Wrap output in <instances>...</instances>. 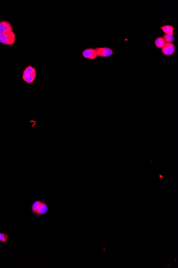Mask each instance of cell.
<instances>
[{
  "mask_svg": "<svg viewBox=\"0 0 178 268\" xmlns=\"http://www.w3.org/2000/svg\"><path fill=\"white\" fill-rule=\"evenodd\" d=\"M15 42V34L13 32L0 34V43L8 46H12Z\"/></svg>",
  "mask_w": 178,
  "mask_h": 268,
  "instance_id": "6da1fadb",
  "label": "cell"
},
{
  "mask_svg": "<svg viewBox=\"0 0 178 268\" xmlns=\"http://www.w3.org/2000/svg\"><path fill=\"white\" fill-rule=\"evenodd\" d=\"M95 49L98 57L107 58L112 56L114 54V51L110 48L107 47H96Z\"/></svg>",
  "mask_w": 178,
  "mask_h": 268,
  "instance_id": "7a4b0ae2",
  "label": "cell"
},
{
  "mask_svg": "<svg viewBox=\"0 0 178 268\" xmlns=\"http://www.w3.org/2000/svg\"><path fill=\"white\" fill-rule=\"evenodd\" d=\"M176 45L173 43H166L161 49V51L165 56H171L176 53Z\"/></svg>",
  "mask_w": 178,
  "mask_h": 268,
  "instance_id": "3957f363",
  "label": "cell"
},
{
  "mask_svg": "<svg viewBox=\"0 0 178 268\" xmlns=\"http://www.w3.org/2000/svg\"><path fill=\"white\" fill-rule=\"evenodd\" d=\"M82 55L84 58L90 60H94L98 57L96 49L93 48H88L84 49L82 51Z\"/></svg>",
  "mask_w": 178,
  "mask_h": 268,
  "instance_id": "277c9868",
  "label": "cell"
},
{
  "mask_svg": "<svg viewBox=\"0 0 178 268\" xmlns=\"http://www.w3.org/2000/svg\"><path fill=\"white\" fill-rule=\"evenodd\" d=\"M11 32H13V27L10 23L6 20L0 22V34Z\"/></svg>",
  "mask_w": 178,
  "mask_h": 268,
  "instance_id": "5b68a950",
  "label": "cell"
},
{
  "mask_svg": "<svg viewBox=\"0 0 178 268\" xmlns=\"http://www.w3.org/2000/svg\"><path fill=\"white\" fill-rule=\"evenodd\" d=\"M48 206L47 205L45 202L42 201V203H41V204L40 205L39 209L38 210V213H37L36 216L40 217V216H41L44 215L48 213Z\"/></svg>",
  "mask_w": 178,
  "mask_h": 268,
  "instance_id": "8992f818",
  "label": "cell"
},
{
  "mask_svg": "<svg viewBox=\"0 0 178 268\" xmlns=\"http://www.w3.org/2000/svg\"><path fill=\"white\" fill-rule=\"evenodd\" d=\"M159 29L162 30L164 34L167 35H174V27L170 25H165L160 27Z\"/></svg>",
  "mask_w": 178,
  "mask_h": 268,
  "instance_id": "52a82bcc",
  "label": "cell"
},
{
  "mask_svg": "<svg viewBox=\"0 0 178 268\" xmlns=\"http://www.w3.org/2000/svg\"><path fill=\"white\" fill-rule=\"evenodd\" d=\"M36 78V74L34 75H24L22 74V79L23 81L29 85L33 84Z\"/></svg>",
  "mask_w": 178,
  "mask_h": 268,
  "instance_id": "ba28073f",
  "label": "cell"
},
{
  "mask_svg": "<svg viewBox=\"0 0 178 268\" xmlns=\"http://www.w3.org/2000/svg\"><path fill=\"white\" fill-rule=\"evenodd\" d=\"M41 203H42V201L38 200H36L32 203V206H31V211L33 213V215L36 216L37 213H38V210L40 208V205L41 204Z\"/></svg>",
  "mask_w": 178,
  "mask_h": 268,
  "instance_id": "9c48e42d",
  "label": "cell"
},
{
  "mask_svg": "<svg viewBox=\"0 0 178 268\" xmlns=\"http://www.w3.org/2000/svg\"><path fill=\"white\" fill-rule=\"evenodd\" d=\"M166 42H165L164 40L163 39V37H156L155 41H154V44L157 48L162 49L163 47L164 46Z\"/></svg>",
  "mask_w": 178,
  "mask_h": 268,
  "instance_id": "30bf717a",
  "label": "cell"
},
{
  "mask_svg": "<svg viewBox=\"0 0 178 268\" xmlns=\"http://www.w3.org/2000/svg\"><path fill=\"white\" fill-rule=\"evenodd\" d=\"M22 74H24V75H34V74H36V71L35 68H34L31 65H29L23 71Z\"/></svg>",
  "mask_w": 178,
  "mask_h": 268,
  "instance_id": "8fae6325",
  "label": "cell"
},
{
  "mask_svg": "<svg viewBox=\"0 0 178 268\" xmlns=\"http://www.w3.org/2000/svg\"><path fill=\"white\" fill-rule=\"evenodd\" d=\"M163 37L166 43H173V41L175 40L174 35L164 34Z\"/></svg>",
  "mask_w": 178,
  "mask_h": 268,
  "instance_id": "7c38bea8",
  "label": "cell"
},
{
  "mask_svg": "<svg viewBox=\"0 0 178 268\" xmlns=\"http://www.w3.org/2000/svg\"><path fill=\"white\" fill-rule=\"evenodd\" d=\"M9 236L6 233L0 232V242H6Z\"/></svg>",
  "mask_w": 178,
  "mask_h": 268,
  "instance_id": "4fadbf2b",
  "label": "cell"
}]
</instances>
